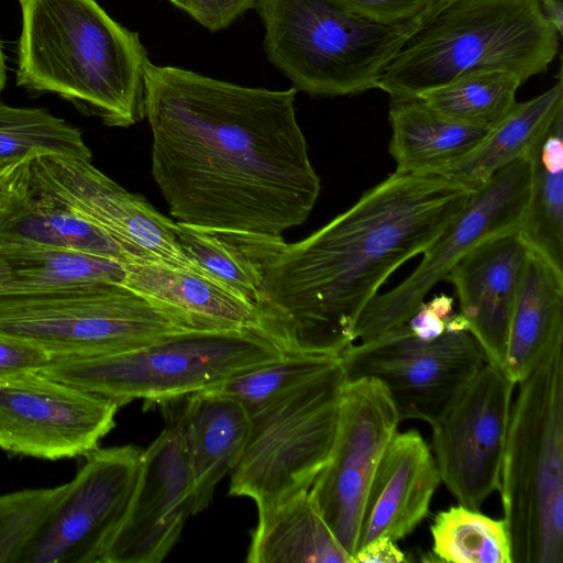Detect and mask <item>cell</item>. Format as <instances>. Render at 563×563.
<instances>
[{
    "label": "cell",
    "mask_w": 563,
    "mask_h": 563,
    "mask_svg": "<svg viewBox=\"0 0 563 563\" xmlns=\"http://www.w3.org/2000/svg\"><path fill=\"white\" fill-rule=\"evenodd\" d=\"M296 92L151 63L152 174L176 221L272 236L306 221L320 178L296 119Z\"/></svg>",
    "instance_id": "1"
},
{
    "label": "cell",
    "mask_w": 563,
    "mask_h": 563,
    "mask_svg": "<svg viewBox=\"0 0 563 563\" xmlns=\"http://www.w3.org/2000/svg\"><path fill=\"white\" fill-rule=\"evenodd\" d=\"M472 194L445 176L395 170L308 238L285 243L264 275L260 333L284 353L339 355L380 286L433 244Z\"/></svg>",
    "instance_id": "2"
},
{
    "label": "cell",
    "mask_w": 563,
    "mask_h": 563,
    "mask_svg": "<svg viewBox=\"0 0 563 563\" xmlns=\"http://www.w3.org/2000/svg\"><path fill=\"white\" fill-rule=\"evenodd\" d=\"M19 2V87L56 93L108 126L129 128L145 118L151 60L136 32L96 0Z\"/></svg>",
    "instance_id": "3"
},
{
    "label": "cell",
    "mask_w": 563,
    "mask_h": 563,
    "mask_svg": "<svg viewBox=\"0 0 563 563\" xmlns=\"http://www.w3.org/2000/svg\"><path fill=\"white\" fill-rule=\"evenodd\" d=\"M559 47L539 0H441L404 40L377 88L413 97L495 70L523 82L547 71Z\"/></svg>",
    "instance_id": "4"
},
{
    "label": "cell",
    "mask_w": 563,
    "mask_h": 563,
    "mask_svg": "<svg viewBox=\"0 0 563 563\" xmlns=\"http://www.w3.org/2000/svg\"><path fill=\"white\" fill-rule=\"evenodd\" d=\"M499 492L512 563L563 562V333L519 383Z\"/></svg>",
    "instance_id": "5"
},
{
    "label": "cell",
    "mask_w": 563,
    "mask_h": 563,
    "mask_svg": "<svg viewBox=\"0 0 563 563\" xmlns=\"http://www.w3.org/2000/svg\"><path fill=\"white\" fill-rule=\"evenodd\" d=\"M265 54L292 87L310 96L377 88L389 60L416 24L386 25L338 0H260Z\"/></svg>",
    "instance_id": "6"
},
{
    "label": "cell",
    "mask_w": 563,
    "mask_h": 563,
    "mask_svg": "<svg viewBox=\"0 0 563 563\" xmlns=\"http://www.w3.org/2000/svg\"><path fill=\"white\" fill-rule=\"evenodd\" d=\"M283 354L254 330H185L121 353L52 357L40 373L120 406L134 399L163 405Z\"/></svg>",
    "instance_id": "7"
},
{
    "label": "cell",
    "mask_w": 563,
    "mask_h": 563,
    "mask_svg": "<svg viewBox=\"0 0 563 563\" xmlns=\"http://www.w3.org/2000/svg\"><path fill=\"white\" fill-rule=\"evenodd\" d=\"M185 330L167 311L123 284L0 296V336L32 345L51 358L121 353Z\"/></svg>",
    "instance_id": "8"
},
{
    "label": "cell",
    "mask_w": 563,
    "mask_h": 563,
    "mask_svg": "<svg viewBox=\"0 0 563 563\" xmlns=\"http://www.w3.org/2000/svg\"><path fill=\"white\" fill-rule=\"evenodd\" d=\"M345 375L338 364L250 416L229 495L249 497L265 512L309 490L325 465L336 432Z\"/></svg>",
    "instance_id": "9"
},
{
    "label": "cell",
    "mask_w": 563,
    "mask_h": 563,
    "mask_svg": "<svg viewBox=\"0 0 563 563\" xmlns=\"http://www.w3.org/2000/svg\"><path fill=\"white\" fill-rule=\"evenodd\" d=\"M346 380L378 379L388 390L400 421L437 424L486 363L460 313L439 338H417L407 323L378 338L350 344L340 354Z\"/></svg>",
    "instance_id": "10"
},
{
    "label": "cell",
    "mask_w": 563,
    "mask_h": 563,
    "mask_svg": "<svg viewBox=\"0 0 563 563\" xmlns=\"http://www.w3.org/2000/svg\"><path fill=\"white\" fill-rule=\"evenodd\" d=\"M530 190V162L523 156L473 191L464 209L423 253L416 269L395 288L377 295L362 312L355 340L372 341L406 323L452 266L485 239L519 229Z\"/></svg>",
    "instance_id": "11"
},
{
    "label": "cell",
    "mask_w": 563,
    "mask_h": 563,
    "mask_svg": "<svg viewBox=\"0 0 563 563\" xmlns=\"http://www.w3.org/2000/svg\"><path fill=\"white\" fill-rule=\"evenodd\" d=\"M142 450L96 449L34 528L14 563H101L128 509Z\"/></svg>",
    "instance_id": "12"
},
{
    "label": "cell",
    "mask_w": 563,
    "mask_h": 563,
    "mask_svg": "<svg viewBox=\"0 0 563 563\" xmlns=\"http://www.w3.org/2000/svg\"><path fill=\"white\" fill-rule=\"evenodd\" d=\"M400 422L386 387L375 378L346 380L329 459L309 493L342 548L352 558L368 488Z\"/></svg>",
    "instance_id": "13"
},
{
    "label": "cell",
    "mask_w": 563,
    "mask_h": 563,
    "mask_svg": "<svg viewBox=\"0 0 563 563\" xmlns=\"http://www.w3.org/2000/svg\"><path fill=\"white\" fill-rule=\"evenodd\" d=\"M119 407L40 372L0 382V449L51 461L86 456L114 428Z\"/></svg>",
    "instance_id": "14"
},
{
    "label": "cell",
    "mask_w": 563,
    "mask_h": 563,
    "mask_svg": "<svg viewBox=\"0 0 563 563\" xmlns=\"http://www.w3.org/2000/svg\"><path fill=\"white\" fill-rule=\"evenodd\" d=\"M515 385L504 368L486 362L432 427L441 482L468 509L479 511L499 489Z\"/></svg>",
    "instance_id": "15"
},
{
    "label": "cell",
    "mask_w": 563,
    "mask_h": 563,
    "mask_svg": "<svg viewBox=\"0 0 563 563\" xmlns=\"http://www.w3.org/2000/svg\"><path fill=\"white\" fill-rule=\"evenodd\" d=\"M32 166L55 198L104 230L133 260H155L207 275L179 245L175 221L107 177L91 161L40 156L32 158Z\"/></svg>",
    "instance_id": "16"
},
{
    "label": "cell",
    "mask_w": 563,
    "mask_h": 563,
    "mask_svg": "<svg viewBox=\"0 0 563 563\" xmlns=\"http://www.w3.org/2000/svg\"><path fill=\"white\" fill-rule=\"evenodd\" d=\"M142 451L136 484L101 563H159L192 516L194 482L176 423Z\"/></svg>",
    "instance_id": "17"
},
{
    "label": "cell",
    "mask_w": 563,
    "mask_h": 563,
    "mask_svg": "<svg viewBox=\"0 0 563 563\" xmlns=\"http://www.w3.org/2000/svg\"><path fill=\"white\" fill-rule=\"evenodd\" d=\"M530 245L512 229L492 235L468 251L446 274L460 313L486 362L504 368L510 321Z\"/></svg>",
    "instance_id": "18"
},
{
    "label": "cell",
    "mask_w": 563,
    "mask_h": 563,
    "mask_svg": "<svg viewBox=\"0 0 563 563\" xmlns=\"http://www.w3.org/2000/svg\"><path fill=\"white\" fill-rule=\"evenodd\" d=\"M0 243L67 250L123 263L132 260L104 230L40 183L32 158L12 166L0 183Z\"/></svg>",
    "instance_id": "19"
},
{
    "label": "cell",
    "mask_w": 563,
    "mask_h": 563,
    "mask_svg": "<svg viewBox=\"0 0 563 563\" xmlns=\"http://www.w3.org/2000/svg\"><path fill=\"white\" fill-rule=\"evenodd\" d=\"M441 482L434 456L415 430L396 432L387 444L368 488L357 549L377 537L397 542L428 516Z\"/></svg>",
    "instance_id": "20"
},
{
    "label": "cell",
    "mask_w": 563,
    "mask_h": 563,
    "mask_svg": "<svg viewBox=\"0 0 563 563\" xmlns=\"http://www.w3.org/2000/svg\"><path fill=\"white\" fill-rule=\"evenodd\" d=\"M124 285L158 305L188 330L258 331L253 305L213 278L155 260L124 263Z\"/></svg>",
    "instance_id": "21"
},
{
    "label": "cell",
    "mask_w": 563,
    "mask_h": 563,
    "mask_svg": "<svg viewBox=\"0 0 563 563\" xmlns=\"http://www.w3.org/2000/svg\"><path fill=\"white\" fill-rule=\"evenodd\" d=\"M177 413H165L177 426L194 482L192 516L206 509L219 482L230 474L246 444L250 416L238 400L205 390L184 397Z\"/></svg>",
    "instance_id": "22"
},
{
    "label": "cell",
    "mask_w": 563,
    "mask_h": 563,
    "mask_svg": "<svg viewBox=\"0 0 563 563\" xmlns=\"http://www.w3.org/2000/svg\"><path fill=\"white\" fill-rule=\"evenodd\" d=\"M389 152L396 170L441 175L465 159L490 129L455 121L430 107L421 97L390 98Z\"/></svg>",
    "instance_id": "23"
},
{
    "label": "cell",
    "mask_w": 563,
    "mask_h": 563,
    "mask_svg": "<svg viewBox=\"0 0 563 563\" xmlns=\"http://www.w3.org/2000/svg\"><path fill=\"white\" fill-rule=\"evenodd\" d=\"M563 333V269L530 247L515 303L504 371L519 384Z\"/></svg>",
    "instance_id": "24"
},
{
    "label": "cell",
    "mask_w": 563,
    "mask_h": 563,
    "mask_svg": "<svg viewBox=\"0 0 563 563\" xmlns=\"http://www.w3.org/2000/svg\"><path fill=\"white\" fill-rule=\"evenodd\" d=\"M185 254L208 276L256 307L265 272L285 241L283 236L211 229L175 221Z\"/></svg>",
    "instance_id": "25"
},
{
    "label": "cell",
    "mask_w": 563,
    "mask_h": 563,
    "mask_svg": "<svg viewBox=\"0 0 563 563\" xmlns=\"http://www.w3.org/2000/svg\"><path fill=\"white\" fill-rule=\"evenodd\" d=\"M249 563H352L317 509L309 490L260 512Z\"/></svg>",
    "instance_id": "26"
},
{
    "label": "cell",
    "mask_w": 563,
    "mask_h": 563,
    "mask_svg": "<svg viewBox=\"0 0 563 563\" xmlns=\"http://www.w3.org/2000/svg\"><path fill=\"white\" fill-rule=\"evenodd\" d=\"M125 277L123 262L67 250L0 243V296L95 283L124 285Z\"/></svg>",
    "instance_id": "27"
},
{
    "label": "cell",
    "mask_w": 563,
    "mask_h": 563,
    "mask_svg": "<svg viewBox=\"0 0 563 563\" xmlns=\"http://www.w3.org/2000/svg\"><path fill=\"white\" fill-rule=\"evenodd\" d=\"M530 190L519 231L531 249L563 269V110L527 153Z\"/></svg>",
    "instance_id": "28"
},
{
    "label": "cell",
    "mask_w": 563,
    "mask_h": 563,
    "mask_svg": "<svg viewBox=\"0 0 563 563\" xmlns=\"http://www.w3.org/2000/svg\"><path fill=\"white\" fill-rule=\"evenodd\" d=\"M563 110V80L540 96L517 103L512 111L492 128L482 143L449 177L475 191L498 170L527 155L528 151L558 112Z\"/></svg>",
    "instance_id": "29"
},
{
    "label": "cell",
    "mask_w": 563,
    "mask_h": 563,
    "mask_svg": "<svg viewBox=\"0 0 563 563\" xmlns=\"http://www.w3.org/2000/svg\"><path fill=\"white\" fill-rule=\"evenodd\" d=\"M40 156L91 161L79 129L43 108H16L0 101V163L15 165Z\"/></svg>",
    "instance_id": "30"
},
{
    "label": "cell",
    "mask_w": 563,
    "mask_h": 563,
    "mask_svg": "<svg viewBox=\"0 0 563 563\" xmlns=\"http://www.w3.org/2000/svg\"><path fill=\"white\" fill-rule=\"evenodd\" d=\"M522 80L509 71H485L461 77L419 95L430 107L455 121L492 129L517 106Z\"/></svg>",
    "instance_id": "31"
},
{
    "label": "cell",
    "mask_w": 563,
    "mask_h": 563,
    "mask_svg": "<svg viewBox=\"0 0 563 563\" xmlns=\"http://www.w3.org/2000/svg\"><path fill=\"white\" fill-rule=\"evenodd\" d=\"M340 361L334 354L284 353L279 358L232 375L205 391L231 397L249 416L314 379Z\"/></svg>",
    "instance_id": "32"
},
{
    "label": "cell",
    "mask_w": 563,
    "mask_h": 563,
    "mask_svg": "<svg viewBox=\"0 0 563 563\" xmlns=\"http://www.w3.org/2000/svg\"><path fill=\"white\" fill-rule=\"evenodd\" d=\"M433 555L454 563H512L506 522L462 505L439 511L430 528Z\"/></svg>",
    "instance_id": "33"
},
{
    "label": "cell",
    "mask_w": 563,
    "mask_h": 563,
    "mask_svg": "<svg viewBox=\"0 0 563 563\" xmlns=\"http://www.w3.org/2000/svg\"><path fill=\"white\" fill-rule=\"evenodd\" d=\"M23 489L0 495V563H14L34 528L67 488Z\"/></svg>",
    "instance_id": "34"
},
{
    "label": "cell",
    "mask_w": 563,
    "mask_h": 563,
    "mask_svg": "<svg viewBox=\"0 0 563 563\" xmlns=\"http://www.w3.org/2000/svg\"><path fill=\"white\" fill-rule=\"evenodd\" d=\"M350 10L386 25L418 23L441 0H338Z\"/></svg>",
    "instance_id": "35"
},
{
    "label": "cell",
    "mask_w": 563,
    "mask_h": 563,
    "mask_svg": "<svg viewBox=\"0 0 563 563\" xmlns=\"http://www.w3.org/2000/svg\"><path fill=\"white\" fill-rule=\"evenodd\" d=\"M260 0H183L179 9L211 32L228 27Z\"/></svg>",
    "instance_id": "36"
},
{
    "label": "cell",
    "mask_w": 563,
    "mask_h": 563,
    "mask_svg": "<svg viewBox=\"0 0 563 563\" xmlns=\"http://www.w3.org/2000/svg\"><path fill=\"white\" fill-rule=\"evenodd\" d=\"M49 360V355L32 345L0 336V382L40 372Z\"/></svg>",
    "instance_id": "37"
},
{
    "label": "cell",
    "mask_w": 563,
    "mask_h": 563,
    "mask_svg": "<svg viewBox=\"0 0 563 563\" xmlns=\"http://www.w3.org/2000/svg\"><path fill=\"white\" fill-rule=\"evenodd\" d=\"M453 314V299L441 295L423 301L406 323L417 338L430 341L449 329Z\"/></svg>",
    "instance_id": "38"
},
{
    "label": "cell",
    "mask_w": 563,
    "mask_h": 563,
    "mask_svg": "<svg viewBox=\"0 0 563 563\" xmlns=\"http://www.w3.org/2000/svg\"><path fill=\"white\" fill-rule=\"evenodd\" d=\"M405 553L388 537H377L358 548L352 556V563H401Z\"/></svg>",
    "instance_id": "39"
},
{
    "label": "cell",
    "mask_w": 563,
    "mask_h": 563,
    "mask_svg": "<svg viewBox=\"0 0 563 563\" xmlns=\"http://www.w3.org/2000/svg\"><path fill=\"white\" fill-rule=\"evenodd\" d=\"M544 19L561 35L563 31V8L561 0H539Z\"/></svg>",
    "instance_id": "40"
},
{
    "label": "cell",
    "mask_w": 563,
    "mask_h": 563,
    "mask_svg": "<svg viewBox=\"0 0 563 563\" xmlns=\"http://www.w3.org/2000/svg\"><path fill=\"white\" fill-rule=\"evenodd\" d=\"M7 82V66H5V55L3 53L2 44L0 42V93L5 87Z\"/></svg>",
    "instance_id": "41"
},
{
    "label": "cell",
    "mask_w": 563,
    "mask_h": 563,
    "mask_svg": "<svg viewBox=\"0 0 563 563\" xmlns=\"http://www.w3.org/2000/svg\"><path fill=\"white\" fill-rule=\"evenodd\" d=\"M12 166H14V165H8V164L0 163V183Z\"/></svg>",
    "instance_id": "42"
},
{
    "label": "cell",
    "mask_w": 563,
    "mask_h": 563,
    "mask_svg": "<svg viewBox=\"0 0 563 563\" xmlns=\"http://www.w3.org/2000/svg\"><path fill=\"white\" fill-rule=\"evenodd\" d=\"M169 2H172L174 5H176L177 8L180 7L183 0H168Z\"/></svg>",
    "instance_id": "43"
}]
</instances>
